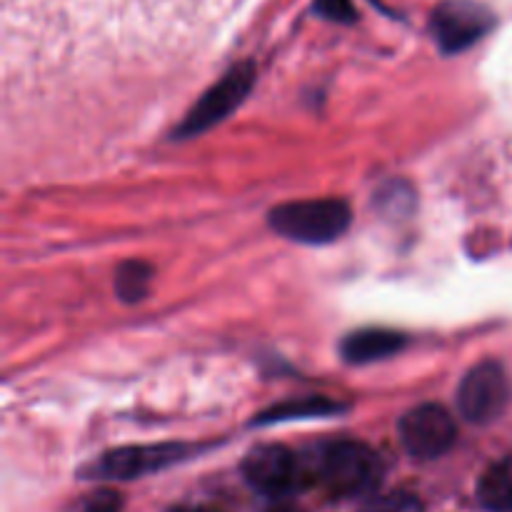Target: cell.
I'll list each match as a JSON object with an SVG mask.
<instances>
[{
    "instance_id": "obj_1",
    "label": "cell",
    "mask_w": 512,
    "mask_h": 512,
    "mask_svg": "<svg viewBox=\"0 0 512 512\" xmlns=\"http://www.w3.org/2000/svg\"><path fill=\"white\" fill-rule=\"evenodd\" d=\"M310 478L318 480L335 498H355L378 488L383 463L373 448L355 440H335L320 448L318 460L310 465Z\"/></svg>"
},
{
    "instance_id": "obj_2",
    "label": "cell",
    "mask_w": 512,
    "mask_h": 512,
    "mask_svg": "<svg viewBox=\"0 0 512 512\" xmlns=\"http://www.w3.org/2000/svg\"><path fill=\"white\" fill-rule=\"evenodd\" d=\"M270 228L283 238L305 245H325L338 240L350 225L348 203L335 198L295 200L270 210Z\"/></svg>"
},
{
    "instance_id": "obj_3",
    "label": "cell",
    "mask_w": 512,
    "mask_h": 512,
    "mask_svg": "<svg viewBox=\"0 0 512 512\" xmlns=\"http://www.w3.org/2000/svg\"><path fill=\"white\" fill-rule=\"evenodd\" d=\"M243 475L253 490L268 498H285L303 488L310 478L308 465L300 463L293 450L283 445H263L250 450L243 463Z\"/></svg>"
},
{
    "instance_id": "obj_4",
    "label": "cell",
    "mask_w": 512,
    "mask_h": 512,
    "mask_svg": "<svg viewBox=\"0 0 512 512\" xmlns=\"http://www.w3.org/2000/svg\"><path fill=\"white\" fill-rule=\"evenodd\" d=\"M510 405V380L498 363L488 360L470 370L458 388V408L468 423L488 425L503 418Z\"/></svg>"
},
{
    "instance_id": "obj_5",
    "label": "cell",
    "mask_w": 512,
    "mask_h": 512,
    "mask_svg": "<svg viewBox=\"0 0 512 512\" xmlns=\"http://www.w3.org/2000/svg\"><path fill=\"white\" fill-rule=\"evenodd\" d=\"M255 83V68L253 63H238L235 68H230L198 103L190 108V113L185 115L183 125L178 128V135L183 138H193V135L205 133L208 128H213L215 123L228 118L235 108L245 100V95L250 93Z\"/></svg>"
},
{
    "instance_id": "obj_6",
    "label": "cell",
    "mask_w": 512,
    "mask_h": 512,
    "mask_svg": "<svg viewBox=\"0 0 512 512\" xmlns=\"http://www.w3.org/2000/svg\"><path fill=\"white\" fill-rule=\"evenodd\" d=\"M495 25L493 13L473 0H445L430 18V30L445 53H460L478 43Z\"/></svg>"
},
{
    "instance_id": "obj_7",
    "label": "cell",
    "mask_w": 512,
    "mask_h": 512,
    "mask_svg": "<svg viewBox=\"0 0 512 512\" xmlns=\"http://www.w3.org/2000/svg\"><path fill=\"white\" fill-rule=\"evenodd\" d=\"M458 438L453 415L440 405H420L400 420V440L418 460H435L448 453Z\"/></svg>"
},
{
    "instance_id": "obj_8",
    "label": "cell",
    "mask_w": 512,
    "mask_h": 512,
    "mask_svg": "<svg viewBox=\"0 0 512 512\" xmlns=\"http://www.w3.org/2000/svg\"><path fill=\"white\" fill-rule=\"evenodd\" d=\"M188 450L183 445H133V448H118L105 453L95 460L85 475L88 478L103 480H133L140 475H150L155 470H163L168 465L183 460Z\"/></svg>"
},
{
    "instance_id": "obj_9",
    "label": "cell",
    "mask_w": 512,
    "mask_h": 512,
    "mask_svg": "<svg viewBox=\"0 0 512 512\" xmlns=\"http://www.w3.org/2000/svg\"><path fill=\"white\" fill-rule=\"evenodd\" d=\"M405 345V335L395 333V330H383V328H368L358 330V333L348 335L343 343V358L353 365H368L375 360L390 358V355L398 353Z\"/></svg>"
},
{
    "instance_id": "obj_10",
    "label": "cell",
    "mask_w": 512,
    "mask_h": 512,
    "mask_svg": "<svg viewBox=\"0 0 512 512\" xmlns=\"http://www.w3.org/2000/svg\"><path fill=\"white\" fill-rule=\"evenodd\" d=\"M478 500L490 512H512V458L490 465L478 483Z\"/></svg>"
},
{
    "instance_id": "obj_11",
    "label": "cell",
    "mask_w": 512,
    "mask_h": 512,
    "mask_svg": "<svg viewBox=\"0 0 512 512\" xmlns=\"http://www.w3.org/2000/svg\"><path fill=\"white\" fill-rule=\"evenodd\" d=\"M150 280H153L150 265L140 263V260H130V263L120 265L118 278H115V293L123 303H140L148 295Z\"/></svg>"
},
{
    "instance_id": "obj_12",
    "label": "cell",
    "mask_w": 512,
    "mask_h": 512,
    "mask_svg": "<svg viewBox=\"0 0 512 512\" xmlns=\"http://www.w3.org/2000/svg\"><path fill=\"white\" fill-rule=\"evenodd\" d=\"M360 512H425V508L413 493H385L370 498Z\"/></svg>"
},
{
    "instance_id": "obj_13",
    "label": "cell",
    "mask_w": 512,
    "mask_h": 512,
    "mask_svg": "<svg viewBox=\"0 0 512 512\" xmlns=\"http://www.w3.org/2000/svg\"><path fill=\"white\" fill-rule=\"evenodd\" d=\"M123 508V498L113 490H98V493H90L85 498H80L78 503L70 508V512H120Z\"/></svg>"
},
{
    "instance_id": "obj_14",
    "label": "cell",
    "mask_w": 512,
    "mask_h": 512,
    "mask_svg": "<svg viewBox=\"0 0 512 512\" xmlns=\"http://www.w3.org/2000/svg\"><path fill=\"white\" fill-rule=\"evenodd\" d=\"M315 13L333 20V23H355L358 20L353 0H315Z\"/></svg>"
},
{
    "instance_id": "obj_15",
    "label": "cell",
    "mask_w": 512,
    "mask_h": 512,
    "mask_svg": "<svg viewBox=\"0 0 512 512\" xmlns=\"http://www.w3.org/2000/svg\"><path fill=\"white\" fill-rule=\"evenodd\" d=\"M173 512H220V510H213V508H175Z\"/></svg>"
}]
</instances>
